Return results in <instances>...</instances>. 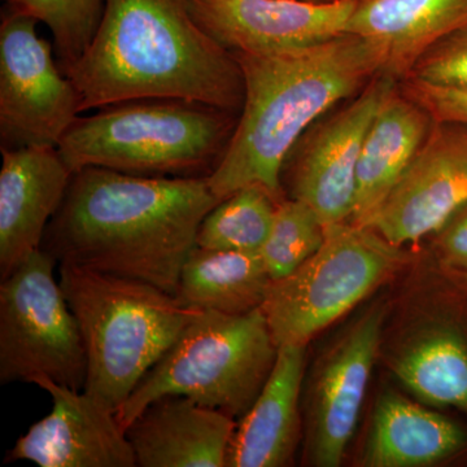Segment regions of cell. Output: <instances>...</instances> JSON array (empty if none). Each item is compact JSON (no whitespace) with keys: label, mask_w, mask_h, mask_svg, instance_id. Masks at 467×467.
<instances>
[{"label":"cell","mask_w":467,"mask_h":467,"mask_svg":"<svg viewBox=\"0 0 467 467\" xmlns=\"http://www.w3.org/2000/svg\"><path fill=\"white\" fill-rule=\"evenodd\" d=\"M220 199L208 177L75 171L42 248L58 265L137 279L175 295L205 216Z\"/></svg>","instance_id":"1"},{"label":"cell","mask_w":467,"mask_h":467,"mask_svg":"<svg viewBox=\"0 0 467 467\" xmlns=\"http://www.w3.org/2000/svg\"><path fill=\"white\" fill-rule=\"evenodd\" d=\"M64 75L81 113L168 98L241 115L244 103L238 60L196 23L190 0H104L94 39Z\"/></svg>","instance_id":"2"},{"label":"cell","mask_w":467,"mask_h":467,"mask_svg":"<svg viewBox=\"0 0 467 467\" xmlns=\"http://www.w3.org/2000/svg\"><path fill=\"white\" fill-rule=\"evenodd\" d=\"M233 55L244 79V103L209 187L221 202L252 183L285 199L288 153L328 110L382 75L383 52L364 36L343 33L300 50Z\"/></svg>","instance_id":"3"},{"label":"cell","mask_w":467,"mask_h":467,"mask_svg":"<svg viewBox=\"0 0 467 467\" xmlns=\"http://www.w3.org/2000/svg\"><path fill=\"white\" fill-rule=\"evenodd\" d=\"M239 115L168 98L122 101L78 117L57 149L73 171L98 167L142 177H209Z\"/></svg>","instance_id":"4"},{"label":"cell","mask_w":467,"mask_h":467,"mask_svg":"<svg viewBox=\"0 0 467 467\" xmlns=\"http://www.w3.org/2000/svg\"><path fill=\"white\" fill-rule=\"evenodd\" d=\"M88 356L84 391L117 411L201 310L137 279L57 265Z\"/></svg>","instance_id":"5"},{"label":"cell","mask_w":467,"mask_h":467,"mask_svg":"<svg viewBox=\"0 0 467 467\" xmlns=\"http://www.w3.org/2000/svg\"><path fill=\"white\" fill-rule=\"evenodd\" d=\"M278 356L257 308L245 315L201 312L117 411L125 429L162 396L189 398L233 418L250 410Z\"/></svg>","instance_id":"6"},{"label":"cell","mask_w":467,"mask_h":467,"mask_svg":"<svg viewBox=\"0 0 467 467\" xmlns=\"http://www.w3.org/2000/svg\"><path fill=\"white\" fill-rule=\"evenodd\" d=\"M405 263L401 247L370 227L349 221L325 226L321 248L269 285L261 309L276 346H308Z\"/></svg>","instance_id":"7"},{"label":"cell","mask_w":467,"mask_h":467,"mask_svg":"<svg viewBox=\"0 0 467 467\" xmlns=\"http://www.w3.org/2000/svg\"><path fill=\"white\" fill-rule=\"evenodd\" d=\"M57 259L34 252L0 285V383L47 378L82 391L88 356L78 322L55 278Z\"/></svg>","instance_id":"8"},{"label":"cell","mask_w":467,"mask_h":467,"mask_svg":"<svg viewBox=\"0 0 467 467\" xmlns=\"http://www.w3.org/2000/svg\"><path fill=\"white\" fill-rule=\"evenodd\" d=\"M36 18L7 7L0 26V138L3 149L57 147L78 119V94L36 34Z\"/></svg>","instance_id":"9"},{"label":"cell","mask_w":467,"mask_h":467,"mask_svg":"<svg viewBox=\"0 0 467 467\" xmlns=\"http://www.w3.org/2000/svg\"><path fill=\"white\" fill-rule=\"evenodd\" d=\"M384 321L383 304L367 310L326 350L304 384V462L308 465H342L379 358Z\"/></svg>","instance_id":"10"},{"label":"cell","mask_w":467,"mask_h":467,"mask_svg":"<svg viewBox=\"0 0 467 467\" xmlns=\"http://www.w3.org/2000/svg\"><path fill=\"white\" fill-rule=\"evenodd\" d=\"M399 82L391 76L374 77L343 109L309 128L288 153L282 175L287 174L290 198L306 202L325 226L352 216L365 135Z\"/></svg>","instance_id":"11"},{"label":"cell","mask_w":467,"mask_h":467,"mask_svg":"<svg viewBox=\"0 0 467 467\" xmlns=\"http://www.w3.org/2000/svg\"><path fill=\"white\" fill-rule=\"evenodd\" d=\"M467 204V126L435 121L368 227L402 247L432 235Z\"/></svg>","instance_id":"12"},{"label":"cell","mask_w":467,"mask_h":467,"mask_svg":"<svg viewBox=\"0 0 467 467\" xmlns=\"http://www.w3.org/2000/svg\"><path fill=\"white\" fill-rule=\"evenodd\" d=\"M350 0H190L199 24L230 52L300 50L346 33Z\"/></svg>","instance_id":"13"},{"label":"cell","mask_w":467,"mask_h":467,"mask_svg":"<svg viewBox=\"0 0 467 467\" xmlns=\"http://www.w3.org/2000/svg\"><path fill=\"white\" fill-rule=\"evenodd\" d=\"M50 395L52 410L8 451L5 462L41 467H135L126 429L115 411L82 391L47 378L34 380Z\"/></svg>","instance_id":"14"},{"label":"cell","mask_w":467,"mask_h":467,"mask_svg":"<svg viewBox=\"0 0 467 467\" xmlns=\"http://www.w3.org/2000/svg\"><path fill=\"white\" fill-rule=\"evenodd\" d=\"M0 171V276L41 250L72 171L57 147L3 149Z\"/></svg>","instance_id":"15"},{"label":"cell","mask_w":467,"mask_h":467,"mask_svg":"<svg viewBox=\"0 0 467 467\" xmlns=\"http://www.w3.org/2000/svg\"><path fill=\"white\" fill-rule=\"evenodd\" d=\"M409 309L392 337L380 343L387 367L402 386L430 407L467 413V340L456 328L425 310Z\"/></svg>","instance_id":"16"},{"label":"cell","mask_w":467,"mask_h":467,"mask_svg":"<svg viewBox=\"0 0 467 467\" xmlns=\"http://www.w3.org/2000/svg\"><path fill=\"white\" fill-rule=\"evenodd\" d=\"M235 418L184 396H162L126 429L140 467H226Z\"/></svg>","instance_id":"17"},{"label":"cell","mask_w":467,"mask_h":467,"mask_svg":"<svg viewBox=\"0 0 467 467\" xmlns=\"http://www.w3.org/2000/svg\"><path fill=\"white\" fill-rule=\"evenodd\" d=\"M306 347L281 346L256 401L236 425L226 467H285L304 435L300 408Z\"/></svg>","instance_id":"18"},{"label":"cell","mask_w":467,"mask_h":467,"mask_svg":"<svg viewBox=\"0 0 467 467\" xmlns=\"http://www.w3.org/2000/svg\"><path fill=\"white\" fill-rule=\"evenodd\" d=\"M434 122L429 110L404 91L401 82L384 97L362 143L349 223L368 227L416 158Z\"/></svg>","instance_id":"19"},{"label":"cell","mask_w":467,"mask_h":467,"mask_svg":"<svg viewBox=\"0 0 467 467\" xmlns=\"http://www.w3.org/2000/svg\"><path fill=\"white\" fill-rule=\"evenodd\" d=\"M467 24V0H367L346 33L364 36L383 52L382 75L407 79L420 55Z\"/></svg>","instance_id":"20"},{"label":"cell","mask_w":467,"mask_h":467,"mask_svg":"<svg viewBox=\"0 0 467 467\" xmlns=\"http://www.w3.org/2000/svg\"><path fill=\"white\" fill-rule=\"evenodd\" d=\"M466 444L457 423L401 393L384 391L374 407L361 466L425 467L447 460Z\"/></svg>","instance_id":"21"},{"label":"cell","mask_w":467,"mask_h":467,"mask_svg":"<svg viewBox=\"0 0 467 467\" xmlns=\"http://www.w3.org/2000/svg\"><path fill=\"white\" fill-rule=\"evenodd\" d=\"M270 284L260 252L196 245L183 264L174 296L186 308L245 315L263 306Z\"/></svg>","instance_id":"22"},{"label":"cell","mask_w":467,"mask_h":467,"mask_svg":"<svg viewBox=\"0 0 467 467\" xmlns=\"http://www.w3.org/2000/svg\"><path fill=\"white\" fill-rule=\"evenodd\" d=\"M281 201L259 183L236 190L202 220L196 245L207 250L260 252Z\"/></svg>","instance_id":"23"},{"label":"cell","mask_w":467,"mask_h":467,"mask_svg":"<svg viewBox=\"0 0 467 467\" xmlns=\"http://www.w3.org/2000/svg\"><path fill=\"white\" fill-rule=\"evenodd\" d=\"M5 7L45 24L54 36L61 72L84 55L104 11V0H5Z\"/></svg>","instance_id":"24"},{"label":"cell","mask_w":467,"mask_h":467,"mask_svg":"<svg viewBox=\"0 0 467 467\" xmlns=\"http://www.w3.org/2000/svg\"><path fill=\"white\" fill-rule=\"evenodd\" d=\"M324 241L325 225L313 208L299 199H282L260 251L272 281L295 272L321 248Z\"/></svg>","instance_id":"25"},{"label":"cell","mask_w":467,"mask_h":467,"mask_svg":"<svg viewBox=\"0 0 467 467\" xmlns=\"http://www.w3.org/2000/svg\"><path fill=\"white\" fill-rule=\"evenodd\" d=\"M404 81L467 88V24L423 52Z\"/></svg>","instance_id":"26"},{"label":"cell","mask_w":467,"mask_h":467,"mask_svg":"<svg viewBox=\"0 0 467 467\" xmlns=\"http://www.w3.org/2000/svg\"><path fill=\"white\" fill-rule=\"evenodd\" d=\"M432 235L436 263L442 275L467 290V204Z\"/></svg>","instance_id":"27"},{"label":"cell","mask_w":467,"mask_h":467,"mask_svg":"<svg viewBox=\"0 0 467 467\" xmlns=\"http://www.w3.org/2000/svg\"><path fill=\"white\" fill-rule=\"evenodd\" d=\"M401 88L425 107L435 121L467 126V88H438L414 81H402Z\"/></svg>","instance_id":"28"},{"label":"cell","mask_w":467,"mask_h":467,"mask_svg":"<svg viewBox=\"0 0 467 467\" xmlns=\"http://www.w3.org/2000/svg\"><path fill=\"white\" fill-rule=\"evenodd\" d=\"M309 2H331V0H309Z\"/></svg>","instance_id":"29"},{"label":"cell","mask_w":467,"mask_h":467,"mask_svg":"<svg viewBox=\"0 0 467 467\" xmlns=\"http://www.w3.org/2000/svg\"><path fill=\"white\" fill-rule=\"evenodd\" d=\"M350 2L362 3L367 2V0H350Z\"/></svg>","instance_id":"30"}]
</instances>
